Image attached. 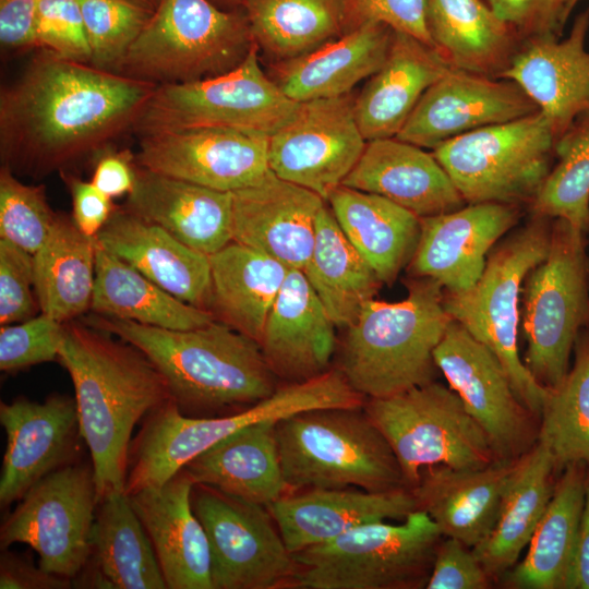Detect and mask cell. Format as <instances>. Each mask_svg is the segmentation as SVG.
Here are the masks:
<instances>
[{"mask_svg":"<svg viewBox=\"0 0 589 589\" xmlns=\"http://www.w3.org/2000/svg\"><path fill=\"white\" fill-rule=\"evenodd\" d=\"M157 85L40 49L0 95V152L12 171L48 172L134 125Z\"/></svg>","mask_w":589,"mask_h":589,"instance_id":"6da1fadb","label":"cell"},{"mask_svg":"<svg viewBox=\"0 0 589 589\" xmlns=\"http://www.w3.org/2000/svg\"><path fill=\"white\" fill-rule=\"evenodd\" d=\"M58 360L74 386L99 503L124 492L133 430L170 399L169 389L141 350L89 325L64 323Z\"/></svg>","mask_w":589,"mask_h":589,"instance_id":"7a4b0ae2","label":"cell"},{"mask_svg":"<svg viewBox=\"0 0 589 589\" xmlns=\"http://www.w3.org/2000/svg\"><path fill=\"white\" fill-rule=\"evenodd\" d=\"M87 324L141 350L187 417L232 414L277 389L260 344L223 322L168 329L95 314Z\"/></svg>","mask_w":589,"mask_h":589,"instance_id":"3957f363","label":"cell"},{"mask_svg":"<svg viewBox=\"0 0 589 589\" xmlns=\"http://www.w3.org/2000/svg\"><path fill=\"white\" fill-rule=\"evenodd\" d=\"M407 289L397 302L368 301L346 328L339 370L364 397H386L433 381V353L453 318L434 279L417 277Z\"/></svg>","mask_w":589,"mask_h":589,"instance_id":"277c9868","label":"cell"},{"mask_svg":"<svg viewBox=\"0 0 589 589\" xmlns=\"http://www.w3.org/2000/svg\"><path fill=\"white\" fill-rule=\"evenodd\" d=\"M358 400L339 370L279 387L252 407L228 416L187 417L168 399L144 417L130 443L124 492L132 495L163 485L193 458L253 423L279 421L316 408H350Z\"/></svg>","mask_w":589,"mask_h":589,"instance_id":"5b68a950","label":"cell"},{"mask_svg":"<svg viewBox=\"0 0 589 589\" xmlns=\"http://www.w3.org/2000/svg\"><path fill=\"white\" fill-rule=\"evenodd\" d=\"M283 474L290 492L407 488L385 436L362 408H316L276 422Z\"/></svg>","mask_w":589,"mask_h":589,"instance_id":"8992f818","label":"cell"},{"mask_svg":"<svg viewBox=\"0 0 589 589\" xmlns=\"http://www.w3.org/2000/svg\"><path fill=\"white\" fill-rule=\"evenodd\" d=\"M551 218L533 216L490 251L478 283L459 293L444 292V308L505 369L526 408L540 417L549 389L540 385L519 357L517 334L521 289L528 273L548 255Z\"/></svg>","mask_w":589,"mask_h":589,"instance_id":"52a82bcc","label":"cell"},{"mask_svg":"<svg viewBox=\"0 0 589 589\" xmlns=\"http://www.w3.org/2000/svg\"><path fill=\"white\" fill-rule=\"evenodd\" d=\"M443 538L423 510L401 524L358 526L318 545L293 553L300 566L292 588L418 589L426 586Z\"/></svg>","mask_w":589,"mask_h":589,"instance_id":"ba28073f","label":"cell"},{"mask_svg":"<svg viewBox=\"0 0 589 589\" xmlns=\"http://www.w3.org/2000/svg\"><path fill=\"white\" fill-rule=\"evenodd\" d=\"M519 323L526 368L540 385L555 388L570 368L579 333L589 326L586 233L563 219H553L548 255L525 278Z\"/></svg>","mask_w":589,"mask_h":589,"instance_id":"9c48e42d","label":"cell"},{"mask_svg":"<svg viewBox=\"0 0 589 589\" xmlns=\"http://www.w3.org/2000/svg\"><path fill=\"white\" fill-rule=\"evenodd\" d=\"M253 44L248 20L208 0H161L119 74L155 85L199 81L238 67Z\"/></svg>","mask_w":589,"mask_h":589,"instance_id":"30bf717a","label":"cell"},{"mask_svg":"<svg viewBox=\"0 0 589 589\" xmlns=\"http://www.w3.org/2000/svg\"><path fill=\"white\" fill-rule=\"evenodd\" d=\"M299 104L266 76L254 43L243 61L224 74L157 85L133 129L140 136L202 128L271 136L292 118Z\"/></svg>","mask_w":589,"mask_h":589,"instance_id":"8fae6325","label":"cell"},{"mask_svg":"<svg viewBox=\"0 0 589 589\" xmlns=\"http://www.w3.org/2000/svg\"><path fill=\"white\" fill-rule=\"evenodd\" d=\"M363 409L390 445L410 490L428 467L473 469L500 460L460 397L434 381L369 398Z\"/></svg>","mask_w":589,"mask_h":589,"instance_id":"7c38bea8","label":"cell"},{"mask_svg":"<svg viewBox=\"0 0 589 589\" xmlns=\"http://www.w3.org/2000/svg\"><path fill=\"white\" fill-rule=\"evenodd\" d=\"M555 137L537 111L450 139L433 155L467 204L534 200L551 168Z\"/></svg>","mask_w":589,"mask_h":589,"instance_id":"4fadbf2b","label":"cell"},{"mask_svg":"<svg viewBox=\"0 0 589 589\" xmlns=\"http://www.w3.org/2000/svg\"><path fill=\"white\" fill-rule=\"evenodd\" d=\"M191 504L207 536L213 589L293 587L300 566L267 507L202 483Z\"/></svg>","mask_w":589,"mask_h":589,"instance_id":"5bb4252c","label":"cell"},{"mask_svg":"<svg viewBox=\"0 0 589 589\" xmlns=\"http://www.w3.org/2000/svg\"><path fill=\"white\" fill-rule=\"evenodd\" d=\"M98 505L92 462L77 461L43 478L0 526V549L29 545L46 572L73 578L92 556Z\"/></svg>","mask_w":589,"mask_h":589,"instance_id":"9a60e30c","label":"cell"},{"mask_svg":"<svg viewBox=\"0 0 589 589\" xmlns=\"http://www.w3.org/2000/svg\"><path fill=\"white\" fill-rule=\"evenodd\" d=\"M365 145L348 95L301 101L292 118L268 137V167L327 200Z\"/></svg>","mask_w":589,"mask_h":589,"instance_id":"2e32d148","label":"cell"},{"mask_svg":"<svg viewBox=\"0 0 589 589\" xmlns=\"http://www.w3.org/2000/svg\"><path fill=\"white\" fill-rule=\"evenodd\" d=\"M436 368L488 435L500 460L532 447L534 417L517 397L496 356L452 320L433 353Z\"/></svg>","mask_w":589,"mask_h":589,"instance_id":"e0dca14e","label":"cell"},{"mask_svg":"<svg viewBox=\"0 0 589 589\" xmlns=\"http://www.w3.org/2000/svg\"><path fill=\"white\" fill-rule=\"evenodd\" d=\"M7 445L0 477V507L8 508L51 472L81 460L75 398L52 394L43 402L19 397L0 402Z\"/></svg>","mask_w":589,"mask_h":589,"instance_id":"ac0fdd59","label":"cell"},{"mask_svg":"<svg viewBox=\"0 0 589 589\" xmlns=\"http://www.w3.org/2000/svg\"><path fill=\"white\" fill-rule=\"evenodd\" d=\"M265 134L202 128L141 136L140 166L224 192L260 182L268 167Z\"/></svg>","mask_w":589,"mask_h":589,"instance_id":"d6986e66","label":"cell"},{"mask_svg":"<svg viewBox=\"0 0 589 589\" xmlns=\"http://www.w3.org/2000/svg\"><path fill=\"white\" fill-rule=\"evenodd\" d=\"M537 111V105L513 81L449 67L424 92L396 137L434 149L465 133Z\"/></svg>","mask_w":589,"mask_h":589,"instance_id":"ffe728a7","label":"cell"},{"mask_svg":"<svg viewBox=\"0 0 589 589\" xmlns=\"http://www.w3.org/2000/svg\"><path fill=\"white\" fill-rule=\"evenodd\" d=\"M519 217L518 205L495 202L422 217L409 271L413 276L434 279L446 292H465L478 283L490 251Z\"/></svg>","mask_w":589,"mask_h":589,"instance_id":"44dd1931","label":"cell"},{"mask_svg":"<svg viewBox=\"0 0 589 589\" xmlns=\"http://www.w3.org/2000/svg\"><path fill=\"white\" fill-rule=\"evenodd\" d=\"M589 9L579 13L566 38L538 36L522 40L500 79L516 83L548 120L555 142L589 113Z\"/></svg>","mask_w":589,"mask_h":589,"instance_id":"7402d4cb","label":"cell"},{"mask_svg":"<svg viewBox=\"0 0 589 589\" xmlns=\"http://www.w3.org/2000/svg\"><path fill=\"white\" fill-rule=\"evenodd\" d=\"M231 194L232 241L303 271L324 199L272 170L260 182Z\"/></svg>","mask_w":589,"mask_h":589,"instance_id":"603a6c76","label":"cell"},{"mask_svg":"<svg viewBox=\"0 0 589 589\" xmlns=\"http://www.w3.org/2000/svg\"><path fill=\"white\" fill-rule=\"evenodd\" d=\"M291 553L325 543L358 526L404 520L417 509L408 488L371 492L354 488L289 492L266 506Z\"/></svg>","mask_w":589,"mask_h":589,"instance_id":"cb8c5ba5","label":"cell"},{"mask_svg":"<svg viewBox=\"0 0 589 589\" xmlns=\"http://www.w3.org/2000/svg\"><path fill=\"white\" fill-rule=\"evenodd\" d=\"M193 484L181 469L163 485L129 495L169 589H213L207 536L191 504Z\"/></svg>","mask_w":589,"mask_h":589,"instance_id":"d4e9b609","label":"cell"},{"mask_svg":"<svg viewBox=\"0 0 589 589\" xmlns=\"http://www.w3.org/2000/svg\"><path fill=\"white\" fill-rule=\"evenodd\" d=\"M129 211L211 256L232 241V194L136 164Z\"/></svg>","mask_w":589,"mask_h":589,"instance_id":"484cf974","label":"cell"},{"mask_svg":"<svg viewBox=\"0 0 589 589\" xmlns=\"http://www.w3.org/2000/svg\"><path fill=\"white\" fill-rule=\"evenodd\" d=\"M96 240L99 247L176 298L209 311L208 255L189 248L160 226L127 207L115 208Z\"/></svg>","mask_w":589,"mask_h":589,"instance_id":"4316f807","label":"cell"},{"mask_svg":"<svg viewBox=\"0 0 589 589\" xmlns=\"http://www.w3.org/2000/svg\"><path fill=\"white\" fill-rule=\"evenodd\" d=\"M341 185L378 194L420 218L467 204L433 154L397 137L368 141Z\"/></svg>","mask_w":589,"mask_h":589,"instance_id":"83f0119b","label":"cell"},{"mask_svg":"<svg viewBox=\"0 0 589 589\" xmlns=\"http://www.w3.org/2000/svg\"><path fill=\"white\" fill-rule=\"evenodd\" d=\"M335 326L303 271L290 268L260 341L273 373L294 383L327 371Z\"/></svg>","mask_w":589,"mask_h":589,"instance_id":"f1b7e54d","label":"cell"},{"mask_svg":"<svg viewBox=\"0 0 589 589\" xmlns=\"http://www.w3.org/2000/svg\"><path fill=\"white\" fill-rule=\"evenodd\" d=\"M516 461L496 460L473 469L428 467L411 490L417 509L433 519L443 537L473 549L494 527Z\"/></svg>","mask_w":589,"mask_h":589,"instance_id":"f546056e","label":"cell"},{"mask_svg":"<svg viewBox=\"0 0 589 589\" xmlns=\"http://www.w3.org/2000/svg\"><path fill=\"white\" fill-rule=\"evenodd\" d=\"M448 68L434 48L393 32L384 63L353 100L354 117L365 141L396 137L424 92Z\"/></svg>","mask_w":589,"mask_h":589,"instance_id":"4dcf8cb0","label":"cell"},{"mask_svg":"<svg viewBox=\"0 0 589 589\" xmlns=\"http://www.w3.org/2000/svg\"><path fill=\"white\" fill-rule=\"evenodd\" d=\"M393 32L381 23H359L341 38L284 61L277 69L276 83L299 103L347 95L382 67Z\"/></svg>","mask_w":589,"mask_h":589,"instance_id":"1f68e13d","label":"cell"},{"mask_svg":"<svg viewBox=\"0 0 589 589\" xmlns=\"http://www.w3.org/2000/svg\"><path fill=\"white\" fill-rule=\"evenodd\" d=\"M277 421L248 425L209 447L184 469L194 483L268 506L289 493L277 446Z\"/></svg>","mask_w":589,"mask_h":589,"instance_id":"d6a6232c","label":"cell"},{"mask_svg":"<svg viewBox=\"0 0 589 589\" xmlns=\"http://www.w3.org/2000/svg\"><path fill=\"white\" fill-rule=\"evenodd\" d=\"M435 50L452 68L500 79L522 38L481 0H426Z\"/></svg>","mask_w":589,"mask_h":589,"instance_id":"836d02e7","label":"cell"},{"mask_svg":"<svg viewBox=\"0 0 589 589\" xmlns=\"http://www.w3.org/2000/svg\"><path fill=\"white\" fill-rule=\"evenodd\" d=\"M341 230L383 284L407 266L420 237V217L375 193L338 185L328 195Z\"/></svg>","mask_w":589,"mask_h":589,"instance_id":"e575fe53","label":"cell"},{"mask_svg":"<svg viewBox=\"0 0 589 589\" xmlns=\"http://www.w3.org/2000/svg\"><path fill=\"white\" fill-rule=\"evenodd\" d=\"M524 560L504 576L515 589H566L585 505L587 466L562 470Z\"/></svg>","mask_w":589,"mask_h":589,"instance_id":"d590c367","label":"cell"},{"mask_svg":"<svg viewBox=\"0 0 589 589\" xmlns=\"http://www.w3.org/2000/svg\"><path fill=\"white\" fill-rule=\"evenodd\" d=\"M556 471L541 442L517 458L494 527L472 549L492 579L513 568L528 545L554 492Z\"/></svg>","mask_w":589,"mask_h":589,"instance_id":"8d00e7d4","label":"cell"},{"mask_svg":"<svg viewBox=\"0 0 589 589\" xmlns=\"http://www.w3.org/2000/svg\"><path fill=\"white\" fill-rule=\"evenodd\" d=\"M209 260V311L215 320L260 344L269 311L290 268L235 241Z\"/></svg>","mask_w":589,"mask_h":589,"instance_id":"74e56055","label":"cell"},{"mask_svg":"<svg viewBox=\"0 0 589 589\" xmlns=\"http://www.w3.org/2000/svg\"><path fill=\"white\" fill-rule=\"evenodd\" d=\"M89 310L168 329H192L215 320L208 310L176 298L98 243Z\"/></svg>","mask_w":589,"mask_h":589,"instance_id":"f35d334b","label":"cell"},{"mask_svg":"<svg viewBox=\"0 0 589 589\" xmlns=\"http://www.w3.org/2000/svg\"><path fill=\"white\" fill-rule=\"evenodd\" d=\"M303 273L334 324L346 328L383 285L325 205L316 217L314 245Z\"/></svg>","mask_w":589,"mask_h":589,"instance_id":"ab89813d","label":"cell"},{"mask_svg":"<svg viewBox=\"0 0 589 589\" xmlns=\"http://www.w3.org/2000/svg\"><path fill=\"white\" fill-rule=\"evenodd\" d=\"M96 251V238L82 233L72 218L58 216L34 254V287L41 313L68 323L91 308Z\"/></svg>","mask_w":589,"mask_h":589,"instance_id":"60d3db41","label":"cell"},{"mask_svg":"<svg viewBox=\"0 0 589 589\" xmlns=\"http://www.w3.org/2000/svg\"><path fill=\"white\" fill-rule=\"evenodd\" d=\"M91 560L115 589H166L152 541L125 492L97 505Z\"/></svg>","mask_w":589,"mask_h":589,"instance_id":"b9f144b4","label":"cell"},{"mask_svg":"<svg viewBox=\"0 0 589 589\" xmlns=\"http://www.w3.org/2000/svg\"><path fill=\"white\" fill-rule=\"evenodd\" d=\"M245 8L253 39L286 60L327 43L349 14L346 0H245Z\"/></svg>","mask_w":589,"mask_h":589,"instance_id":"7bdbcfd3","label":"cell"},{"mask_svg":"<svg viewBox=\"0 0 589 589\" xmlns=\"http://www.w3.org/2000/svg\"><path fill=\"white\" fill-rule=\"evenodd\" d=\"M574 363L563 381L549 389L537 441L551 452L556 470L568 465L589 467V326L574 346Z\"/></svg>","mask_w":589,"mask_h":589,"instance_id":"ee69618b","label":"cell"},{"mask_svg":"<svg viewBox=\"0 0 589 589\" xmlns=\"http://www.w3.org/2000/svg\"><path fill=\"white\" fill-rule=\"evenodd\" d=\"M552 166L531 202L533 216L563 219L589 231V113L579 117L556 140Z\"/></svg>","mask_w":589,"mask_h":589,"instance_id":"f6af8a7d","label":"cell"},{"mask_svg":"<svg viewBox=\"0 0 589 589\" xmlns=\"http://www.w3.org/2000/svg\"><path fill=\"white\" fill-rule=\"evenodd\" d=\"M91 48L89 64L118 73L153 12L128 0H79Z\"/></svg>","mask_w":589,"mask_h":589,"instance_id":"bcb514c9","label":"cell"},{"mask_svg":"<svg viewBox=\"0 0 589 589\" xmlns=\"http://www.w3.org/2000/svg\"><path fill=\"white\" fill-rule=\"evenodd\" d=\"M43 185L21 182L5 165L0 170V238L32 254L45 243L57 219Z\"/></svg>","mask_w":589,"mask_h":589,"instance_id":"7dc6e473","label":"cell"},{"mask_svg":"<svg viewBox=\"0 0 589 589\" xmlns=\"http://www.w3.org/2000/svg\"><path fill=\"white\" fill-rule=\"evenodd\" d=\"M63 325L41 312L24 322L1 325L0 370L12 373L58 359Z\"/></svg>","mask_w":589,"mask_h":589,"instance_id":"c3c4849f","label":"cell"},{"mask_svg":"<svg viewBox=\"0 0 589 589\" xmlns=\"http://www.w3.org/2000/svg\"><path fill=\"white\" fill-rule=\"evenodd\" d=\"M36 35L40 49L89 64L91 48L79 0H38Z\"/></svg>","mask_w":589,"mask_h":589,"instance_id":"681fc988","label":"cell"},{"mask_svg":"<svg viewBox=\"0 0 589 589\" xmlns=\"http://www.w3.org/2000/svg\"><path fill=\"white\" fill-rule=\"evenodd\" d=\"M34 287V254L0 239V324L24 322L39 309Z\"/></svg>","mask_w":589,"mask_h":589,"instance_id":"f907efd6","label":"cell"},{"mask_svg":"<svg viewBox=\"0 0 589 589\" xmlns=\"http://www.w3.org/2000/svg\"><path fill=\"white\" fill-rule=\"evenodd\" d=\"M488 3L502 21L526 39L561 37L578 0H488Z\"/></svg>","mask_w":589,"mask_h":589,"instance_id":"816d5d0a","label":"cell"},{"mask_svg":"<svg viewBox=\"0 0 589 589\" xmlns=\"http://www.w3.org/2000/svg\"><path fill=\"white\" fill-rule=\"evenodd\" d=\"M492 578L473 550L461 541L441 540L426 582L428 589H486Z\"/></svg>","mask_w":589,"mask_h":589,"instance_id":"f5cc1de1","label":"cell"},{"mask_svg":"<svg viewBox=\"0 0 589 589\" xmlns=\"http://www.w3.org/2000/svg\"><path fill=\"white\" fill-rule=\"evenodd\" d=\"M359 23L375 22L434 48L426 22V0H346ZM358 23V24H359Z\"/></svg>","mask_w":589,"mask_h":589,"instance_id":"db71d44e","label":"cell"},{"mask_svg":"<svg viewBox=\"0 0 589 589\" xmlns=\"http://www.w3.org/2000/svg\"><path fill=\"white\" fill-rule=\"evenodd\" d=\"M63 179L71 193L75 226L85 236L96 238L116 208L111 197L98 190L92 181L65 175Z\"/></svg>","mask_w":589,"mask_h":589,"instance_id":"11a10c76","label":"cell"},{"mask_svg":"<svg viewBox=\"0 0 589 589\" xmlns=\"http://www.w3.org/2000/svg\"><path fill=\"white\" fill-rule=\"evenodd\" d=\"M1 589H70L72 579L35 566L31 558L9 551L0 553Z\"/></svg>","mask_w":589,"mask_h":589,"instance_id":"9f6ffc18","label":"cell"},{"mask_svg":"<svg viewBox=\"0 0 589 589\" xmlns=\"http://www.w3.org/2000/svg\"><path fill=\"white\" fill-rule=\"evenodd\" d=\"M38 0H0V43L7 50L38 47Z\"/></svg>","mask_w":589,"mask_h":589,"instance_id":"6f0895ef","label":"cell"},{"mask_svg":"<svg viewBox=\"0 0 589 589\" xmlns=\"http://www.w3.org/2000/svg\"><path fill=\"white\" fill-rule=\"evenodd\" d=\"M135 157L129 151L107 152L96 163L92 183L109 197L129 194L135 181Z\"/></svg>","mask_w":589,"mask_h":589,"instance_id":"680465c9","label":"cell"},{"mask_svg":"<svg viewBox=\"0 0 589 589\" xmlns=\"http://www.w3.org/2000/svg\"><path fill=\"white\" fill-rule=\"evenodd\" d=\"M566 589H589V467L578 543Z\"/></svg>","mask_w":589,"mask_h":589,"instance_id":"91938a15","label":"cell"},{"mask_svg":"<svg viewBox=\"0 0 589 589\" xmlns=\"http://www.w3.org/2000/svg\"><path fill=\"white\" fill-rule=\"evenodd\" d=\"M72 586L74 588L115 589L112 582L91 558L83 569L72 578Z\"/></svg>","mask_w":589,"mask_h":589,"instance_id":"94428289","label":"cell"},{"mask_svg":"<svg viewBox=\"0 0 589 589\" xmlns=\"http://www.w3.org/2000/svg\"><path fill=\"white\" fill-rule=\"evenodd\" d=\"M134 4H137L151 12H154L156 8L159 5L161 0H128Z\"/></svg>","mask_w":589,"mask_h":589,"instance_id":"6125c7cd","label":"cell"},{"mask_svg":"<svg viewBox=\"0 0 589 589\" xmlns=\"http://www.w3.org/2000/svg\"><path fill=\"white\" fill-rule=\"evenodd\" d=\"M579 1H580V0H578V2H579Z\"/></svg>","mask_w":589,"mask_h":589,"instance_id":"be15d7a7","label":"cell"}]
</instances>
